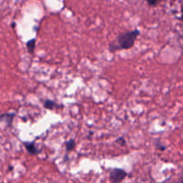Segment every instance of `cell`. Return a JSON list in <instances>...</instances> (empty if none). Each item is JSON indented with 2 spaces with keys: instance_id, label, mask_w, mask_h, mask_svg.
<instances>
[{
  "instance_id": "obj_10",
  "label": "cell",
  "mask_w": 183,
  "mask_h": 183,
  "mask_svg": "<svg viewBox=\"0 0 183 183\" xmlns=\"http://www.w3.org/2000/svg\"><path fill=\"white\" fill-rule=\"evenodd\" d=\"M156 147L158 148V149L162 150V151L165 150V146H163V145H162L161 143H160V142H157V144H156Z\"/></svg>"
},
{
  "instance_id": "obj_5",
  "label": "cell",
  "mask_w": 183,
  "mask_h": 183,
  "mask_svg": "<svg viewBox=\"0 0 183 183\" xmlns=\"http://www.w3.org/2000/svg\"><path fill=\"white\" fill-rule=\"evenodd\" d=\"M35 46H36V39H30L27 42L26 47H27V50L30 54L34 53V50H35Z\"/></svg>"
},
{
  "instance_id": "obj_8",
  "label": "cell",
  "mask_w": 183,
  "mask_h": 183,
  "mask_svg": "<svg viewBox=\"0 0 183 183\" xmlns=\"http://www.w3.org/2000/svg\"><path fill=\"white\" fill-rule=\"evenodd\" d=\"M115 143H117V144H119L120 146H125L126 145V141H125V139H124V138H118L116 140H115Z\"/></svg>"
},
{
  "instance_id": "obj_1",
  "label": "cell",
  "mask_w": 183,
  "mask_h": 183,
  "mask_svg": "<svg viewBox=\"0 0 183 183\" xmlns=\"http://www.w3.org/2000/svg\"><path fill=\"white\" fill-rule=\"evenodd\" d=\"M139 34L140 31L138 29L119 34L116 39L109 45V51L115 52L118 50H125L131 48L135 44L137 38L139 36Z\"/></svg>"
},
{
  "instance_id": "obj_9",
  "label": "cell",
  "mask_w": 183,
  "mask_h": 183,
  "mask_svg": "<svg viewBox=\"0 0 183 183\" xmlns=\"http://www.w3.org/2000/svg\"><path fill=\"white\" fill-rule=\"evenodd\" d=\"M146 2H147V4L149 5V6H156L160 2V0H146Z\"/></svg>"
},
{
  "instance_id": "obj_12",
  "label": "cell",
  "mask_w": 183,
  "mask_h": 183,
  "mask_svg": "<svg viewBox=\"0 0 183 183\" xmlns=\"http://www.w3.org/2000/svg\"><path fill=\"white\" fill-rule=\"evenodd\" d=\"M180 183H183V180H182V181H181V182H180Z\"/></svg>"
},
{
  "instance_id": "obj_6",
  "label": "cell",
  "mask_w": 183,
  "mask_h": 183,
  "mask_svg": "<svg viewBox=\"0 0 183 183\" xmlns=\"http://www.w3.org/2000/svg\"><path fill=\"white\" fill-rule=\"evenodd\" d=\"M44 107L46 109H48V110H52L55 107L56 104L53 101V100H50V99H47L44 101V104H43Z\"/></svg>"
},
{
  "instance_id": "obj_3",
  "label": "cell",
  "mask_w": 183,
  "mask_h": 183,
  "mask_svg": "<svg viewBox=\"0 0 183 183\" xmlns=\"http://www.w3.org/2000/svg\"><path fill=\"white\" fill-rule=\"evenodd\" d=\"M26 150L30 154V155H38L39 153V150L37 148L36 145L34 142H24L23 143Z\"/></svg>"
},
{
  "instance_id": "obj_7",
  "label": "cell",
  "mask_w": 183,
  "mask_h": 183,
  "mask_svg": "<svg viewBox=\"0 0 183 183\" xmlns=\"http://www.w3.org/2000/svg\"><path fill=\"white\" fill-rule=\"evenodd\" d=\"M76 146V143L73 139H70L69 141H67L65 144V148H66V151L67 152H70L72 150L74 149V147Z\"/></svg>"
},
{
  "instance_id": "obj_11",
  "label": "cell",
  "mask_w": 183,
  "mask_h": 183,
  "mask_svg": "<svg viewBox=\"0 0 183 183\" xmlns=\"http://www.w3.org/2000/svg\"><path fill=\"white\" fill-rule=\"evenodd\" d=\"M180 19L181 21H183V12H182V15H181V16L180 17Z\"/></svg>"
},
{
  "instance_id": "obj_2",
  "label": "cell",
  "mask_w": 183,
  "mask_h": 183,
  "mask_svg": "<svg viewBox=\"0 0 183 183\" xmlns=\"http://www.w3.org/2000/svg\"><path fill=\"white\" fill-rule=\"evenodd\" d=\"M127 171L123 169L114 168L110 171L109 180L111 183H121L125 178L127 177Z\"/></svg>"
},
{
  "instance_id": "obj_4",
  "label": "cell",
  "mask_w": 183,
  "mask_h": 183,
  "mask_svg": "<svg viewBox=\"0 0 183 183\" xmlns=\"http://www.w3.org/2000/svg\"><path fill=\"white\" fill-rule=\"evenodd\" d=\"M14 117H15V113H4L0 115V121L8 122V125H10L13 122Z\"/></svg>"
}]
</instances>
